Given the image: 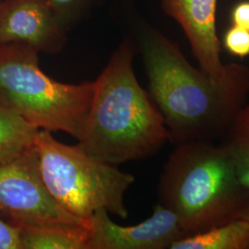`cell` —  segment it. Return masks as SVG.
I'll list each match as a JSON object with an SVG mask.
<instances>
[{"label": "cell", "mask_w": 249, "mask_h": 249, "mask_svg": "<svg viewBox=\"0 0 249 249\" xmlns=\"http://www.w3.org/2000/svg\"><path fill=\"white\" fill-rule=\"evenodd\" d=\"M149 93L177 144L223 140L249 91L215 84L186 59L177 44L151 31L141 40Z\"/></svg>", "instance_id": "cell-1"}, {"label": "cell", "mask_w": 249, "mask_h": 249, "mask_svg": "<svg viewBox=\"0 0 249 249\" xmlns=\"http://www.w3.org/2000/svg\"><path fill=\"white\" fill-rule=\"evenodd\" d=\"M127 42L117 47L94 80V90L78 145L89 156L118 165L153 156L170 142L169 132L133 70Z\"/></svg>", "instance_id": "cell-2"}, {"label": "cell", "mask_w": 249, "mask_h": 249, "mask_svg": "<svg viewBox=\"0 0 249 249\" xmlns=\"http://www.w3.org/2000/svg\"><path fill=\"white\" fill-rule=\"evenodd\" d=\"M246 192L225 146L203 141L177 144L158 186L159 204L188 235L236 220Z\"/></svg>", "instance_id": "cell-3"}, {"label": "cell", "mask_w": 249, "mask_h": 249, "mask_svg": "<svg viewBox=\"0 0 249 249\" xmlns=\"http://www.w3.org/2000/svg\"><path fill=\"white\" fill-rule=\"evenodd\" d=\"M38 53L30 45H0V107L38 129L64 131L79 140L94 81L66 84L53 80L41 70Z\"/></svg>", "instance_id": "cell-4"}, {"label": "cell", "mask_w": 249, "mask_h": 249, "mask_svg": "<svg viewBox=\"0 0 249 249\" xmlns=\"http://www.w3.org/2000/svg\"><path fill=\"white\" fill-rule=\"evenodd\" d=\"M35 147L45 187L66 211L83 220L99 209L127 218L124 196L135 182L132 175L89 156L79 145L63 144L49 130H38Z\"/></svg>", "instance_id": "cell-5"}, {"label": "cell", "mask_w": 249, "mask_h": 249, "mask_svg": "<svg viewBox=\"0 0 249 249\" xmlns=\"http://www.w3.org/2000/svg\"><path fill=\"white\" fill-rule=\"evenodd\" d=\"M0 214L9 223L34 227H88L66 211L45 187L35 145L9 160L0 161Z\"/></svg>", "instance_id": "cell-6"}, {"label": "cell", "mask_w": 249, "mask_h": 249, "mask_svg": "<svg viewBox=\"0 0 249 249\" xmlns=\"http://www.w3.org/2000/svg\"><path fill=\"white\" fill-rule=\"evenodd\" d=\"M163 9L182 26L199 70L215 84L249 92V69L224 65L216 33L217 0H162Z\"/></svg>", "instance_id": "cell-7"}, {"label": "cell", "mask_w": 249, "mask_h": 249, "mask_svg": "<svg viewBox=\"0 0 249 249\" xmlns=\"http://www.w3.org/2000/svg\"><path fill=\"white\" fill-rule=\"evenodd\" d=\"M99 209L88 219V249H164L188 234L168 209L158 204L142 223L121 226Z\"/></svg>", "instance_id": "cell-8"}, {"label": "cell", "mask_w": 249, "mask_h": 249, "mask_svg": "<svg viewBox=\"0 0 249 249\" xmlns=\"http://www.w3.org/2000/svg\"><path fill=\"white\" fill-rule=\"evenodd\" d=\"M65 42V26L47 0H0V45L22 44L55 53Z\"/></svg>", "instance_id": "cell-9"}, {"label": "cell", "mask_w": 249, "mask_h": 249, "mask_svg": "<svg viewBox=\"0 0 249 249\" xmlns=\"http://www.w3.org/2000/svg\"><path fill=\"white\" fill-rule=\"evenodd\" d=\"M170 249H249V222L236 219L187 235L174 243Z\"/></svg>", "instance_id": "cell-10"}, {"label": "cell", "mask_w": 249, "mask_h": 249, "mask_svg": "<svg viewBox=\"0 0 249 249\" xmlns=\"http://www.w3.org/2000/svg\"><path fill=\"white\" fill-rule=\"evenodd\" d=\"M18 227L21 249H88V227Z\"/></svg>", "instance_id": "cell-11"}, {"label": "cell", "mask_w": 249, "mask_h": 249, "mask_svg": "<svg viewBox=\"0 0 249 249\" xmlns=\"http://www.w3.org/2000/svg\"><path fill=\"white\" fill-rule=\"evenodd\" d=\"M38 130L15 113L0 107V161L33 147Z\"/></svg>", "instance_id": "cell-12"}, {"label": "cell", "mask_w": 249, "mask_h": 249, "mask_svg": "<svg viewBox=\"0 0 249 249\" xmlns=\"http://www.w3.org/2000/svg\"><path fill=\"white\" fill-rule=\"evenodd\" d=\"M231 154L242 185L249 189V105L246 104L232 119L222 140Z\"/></svg>", "instance_id": "cell-13"}, {"label": "cell", "mask_w": 249, "mask_h": 249, "mask_svg": "<svg viewBox=\"0 0 249 249\" xmlns=\"http://www.w3.org/2000/svg\"><path fill=\"white\" fill-rule=\"evenodd\" d=\"M223 45L225 50L234 56H249V32L231 25L223 36Z\"/></svg>", "instance_id": "cell-14"}, {"label": "cell", "mask_w": 249, "mask_h": 249, "mask_svg": "<svg viewBox=\"0 0 249 249\" xmlns=\"http://www.w3.org/2000/svg\"><path fill=\"white\" fill-rule=\"evenodd\" d=\"M0 249H21L19 227L0 218Z\"/></svg>", "instance_id": "cell-15"}, {"label": "cell", "mask_w": 249, "mask_h": 249, "mask_svg": "<svg viewBox=\"0 0 249 249\" xmlns=\"http://www.w3.org/2000/svg\"><path fill=\"white\" fill-rule=\"evenodd\" d=\"M85 0H47L49 7L55 17L65 26L71 15Z\"/></svg>", "instance_id": "cell-16"}, {"label": "cell", "mask_w": 249, "mask_h": 249, "mask_svg": "<svg viewBox=\"0 0 249 249\" xmlns=\"http://www.w3.org/2000/svg\"><path fill=\"white\" fill-rule=\"evenodd\" d=\"M231 25L249 32V0L237 3L231 12Z\"/></svg>", "instance_id": "cell-17"}, {"label": "cell", "mask_w": 249, "mask_h": 249, "mask_svg": "<svg viewBox=\"0 0 249 249\" xmlns=\"http://www.w3.org/2000/svg\"><path fill=\"white\" fill-rule=\"evenodd\" d=\"M237 219H243L249 222V189H247V192L242 201L239 212L237 214Z\"/></svg>", "instance_id": "cell-18"}]
</instances>
